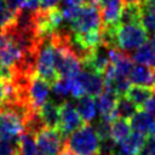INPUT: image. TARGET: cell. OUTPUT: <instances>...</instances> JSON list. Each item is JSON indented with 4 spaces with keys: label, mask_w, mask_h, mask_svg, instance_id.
<instances>
[{
    "label": "cell",
    "mask_w": 155,
    "mask_h": 155,
    "mask_svg": "<svg viewBox=\"0 0 155 155\" xmlns=\"http://www.w3.org/2000/svg\"><path fill=\"white\" fill-rule=\"evenodd\" d=\"M64 148L75 155H101V139L94 126L85 124L64 139Z\"/></svg>",
    "instance_id": "cell-1"
},
{
    "label": "cell",
    "mask_w": 155,
    "mask_h": 155,
    "mask_svg": "<svg viewBox=\"0 0 155 155\" xmlns=\"http://www.w3.org/2000/svg\"><path fill=\"white\" fill-rule=\"evenodd\" d=\"M59 109H61V117H59V126L57 130L65 139L70 133L82 127L85 125V121L80 116L76 107L68 99L59 104Z\"/></svg>",
    "instance_id": "cell-8"
},
{
    "label": "cell",
    "mask_w": 155,
    "mask_h": 155,
    "mask_svg": "<svg viewBox=\"0 0 155 155\" xmlns=\"http://www.w3.org/2000/svg\"><path fill=\"white\" fill-rule=\"evenodd\" d=\"M39 155H40V154H39Z\"/></svg>",
    "instance_id": "cell-34"
},
{
    "label": "cell",
    "mask_w": 155,
    "mask_h": 155,
    "mask_svg": "<svg viewBox=\"0 0 155 155\" xmlns=\"http://www.w3.org/2000/svg\"><path fill=\"white\" fill-rule=\"evenodd\" d=\"M130 124L134 132H139L147 138H155V117L144 109H138L130 119Z\"/></svg>",
    "instance_id": "cell-12"
},
{
    "label": "cell",
    "mask_w": 155,
    "mask_h": 155,
    "mask_svg": "<svg viewBox=\"0 0 155 155\" xmlns=\"http://www.w3.org/2000/svg\"><path fill=\"white\" fill-rule=\"evenodd\" d=\"M78 76H79V79H80V81L84 86V90H85L86 94L92 96V97L93 96L97 97L98 94H101L103 92V90H104V78H103V75L82 68L81 73Z\"/></svg>",
    "instance_id": "cell-13"
},
{
    "label": "cell",
    "mask_w": 155,
    "mask_h": 155,
    "mask_svg": "<svg viewBox=\"0 0 155 155\" xmlns=\"http://www.w3.org/2000/svg\"><path fill=\"white\" fill-rule=\"evenodd\" d=\"M35 52V51H34ZM31 53V52H30ZM28 53L6 31L0 30V65L7 70L18 67Z\"/></svg>",
    "instance_id": "cell-5"
},
{
    "label": "cell",
    "mask_w": 155,
    "mask_h": 155,
    "mask_svg": "<svg viewBox=\"0 0 155 155\" xmlns=\"http://www.w3.org/2000/svg\"><path fill=\"white\" fill-rule=\"evenodd\" d=\"M61 0H39L40 2V8L41 10H51L56 8L57 5L59 4Z\"/></svg>",
    "instance_id": "cell-27"
},
{
    "label": "cell",
    "mask_w": 155,
    "mask_h": 155,
    "mask_svg": "<svg viewBox=\"0 0 155 155\" xmlns=\"http://www.w3.org/2000/svg\"><path fill=\"white\" fill-rule=\"evenodd\" d=\"M58 155H75V154H74V153H71L69 149H67V148H64V147H63V149L58 153Z\"/></svg>",
    "instance_id": "cell-31"
},
{
    "label": "cell",
    "mask_w": 155,
    "mask_h": 155,
    "mask_svg": "<svg viewBox=\"0 0 155 155\" xmlns=\"http://www.w3.org/2000/svg\"><path fill=\"white\" fill-rule=\"evenodd\" d=\"M63 6H81L85 4V0H61Z\"/></svg>",
    "instance_id": "cell-28"
},
{
    "label": "cell",
    "mask_w": 155,
    "mask_h": 155,
    "mask_svg": "<svg viewBox=\"0 0 155 155\" xmlns=\"http://www.w3.org/2000/svg\"><path fill=\"white\" fill-rule=\"evenodd\" d=\"M137 110H138L137 105L134 103H132L126 96H119L117 103H116V115H117V117L130 120L136 114Z\"/></svg>",
    "instance_id": "cell-22"
},
{
    "label": "cell",
    "mask_w": 155,
    "mask_h": 155,
    "mask_svg": "<svg viewBox=\"0 0 155 155\" xmlns=\"http://www.w3.org/2000/svg\"><path fill=\"white\" fill-rule=\"evenodd\" d=\"M130 81L133 85L153 87L154 86V73L153 68L144 64H133L132 70L130 73Z\"/></svg>",
    "instance_id": "cell-15"
},
{
    "label": "cell",
    "mask_w": 155,
    "mask_h": 155,
    "mask_svg": "<svg viewBox=\"0 0 155 155\" xmlns=\"http://www.w3.org/2000/svg\"><path fill=\"white\" fill-rule=\"evenodd\" d=\"M142 109H144L147 113H149L150 115H153V116L155 117V96H151V97L145 102V104L143 105Z\"/></svg>",
    "instance_id": "cell-26"
},
{
    "label": "cell",
    "mask_w": 155,
    "mask_h": 155,
    "mask_svg": "<svg viewBox=\"0 0 155 155\" xmlns=\"http://www.w3.org/2000/svg\"><path fill=\"white\" fill-rule=\"evenodd\" d=\"M5 99V82L2 79H0V105L2 104Z\"/></svg>",
    "instance_id": "cell-29"
},
{
    "label": "cell",
    "mask_w": 155,
    "mask_h": 155,
    "mask_svg": "<svg viewBox=\"0 0 155 155\" xmlns=\"http://www.w3.org/2000/svg\"><path fill=\"white\" fill-rule=\"evenodd\" d=\"M153 93H154V94H155V85H154V86H153Z\"/></svg>",
    "instance_id": "cell-33"
},
{
    "label": "cell",
    "mask_w": 155,
    "mask_h": 155,
    "mask_svg": "<svg viewBox=\"0 0 155 155\" xmlns=\"http://www.w3.org/2000/svg\"><path fill=\"white\" fill-rule=\"evenodd\" d=\"M36 74L51 85L59 79L54 65V51L51 38L40 40L36 54Z\"/></svg>",
    "instance_id": "cell-4"
},
{
    "label": "cell",
    "mask_w": 155,
    "mask_h": 155,
    "mask_svg": "<svg viewBox=\"0 0 155 155\" xmlns=\"http://www.w3.org/2000/svg\"><path fill=\"white\" fill-rule=\"evenodd\" d=\"M5 4L7 6V8L15 15L24 7L25 0H5Z\"/></svg>",
    "instance_id": "cell-25"
},
{
    "label": "cell",
    "mask_w": 155,
    "mask_h": 155,
    "mask_svg": "<svg viewBox=\"0 0 155 155\" xmlns=\"http://www.w3.org/2000/svg\"><path fill=\"white\" fill-rule=\"evenodd\" d=\"M140 22L147 31L155 33V0H147L140 5Z\"/></svg>",
    "instance_id": "cell-20"
},
{
    "label": "cell",
    "mask_w": 155,
    "mask_h": 155,
    "mask_svg": "<svg viewBox=\"0 0 155 155\" xmlns=\"http://www.w3.org/2000/svg\"><path fill=\"white\" fill-rule=\"evenodd\" d=\"M40 155H58L64 147V138L58 130L44 127L35 134Z\"/></svg>",
    "instance_id": "cell-7"
},
{
    "label": "cell",
    "mask_w": 155,
    "mask_h": 155,
    "mask_svg": "<svg viewBox=\"0 0 155 155\" xmlns=\"http://www.w3.org/2000/svg\"><path fill=\"white\" fill-rule=\"evenodd\" d=\"M102 17V27L114 28L119 25L125 6L124 0H96Z\"/></svg>",
    "instance_id": "cell-9"
},
{
    "label": "cell",
    "mask_w": 155,
    "mask_h": 155,
    "mask_svg": "<svg viewBox=\"0 0 155 155\" xmlns=\"http://www.w3.org/2000/svg\"><path fill=\"white\" fill-rule=\"evenodd\" d=\"M119 96L108 88H104L101 94L96 97V105L97 111H99V119L113 122L115 119H117L116 115V103H117Z\"/></svg>",
    "instance_id": "cell-11"
},
{
    "label": "cell",
    "mask_w": 155,
    "mask_h": 155,
    "mask_svg": "<svg viewBox=\"0 0 155 155\" xmlns=\"http://www.w3.org/2000/svg\"><path fill=\"white\" fill-rule=\"evenodd\" d=\"M85 2H88V4H94V5H96V0H85Z\"/></svg>",
    "instance_id": "cell-32"
},
{
    "label": "cell",
    "mask_w": 155,
    "mask_h": 155,
    "mask_svg": "<svg viewBox=\"0 0 155 155\" xmlns=\"http://www.w3.org/2000/svg\"><path fill=\"white\" fill-rule=\"evenodd\" d=\"M102 17L97 5L85 2L80 6L76 17L69 23V30L73 34H84L98 31L102 29Z\"/></svg>",
    "instance_id": "cell-3"
},
{
    "label": "cell",
    "mask_w": 155,
    "mask_h": 155,
    "mask_svg": "<svg viewBox=\"0 0 155 155\" xmlns=\"http://www.w3.org/2000/svg\"><path fill=\"white\" fill-rule=\"evenodd\" d=\"M125 96L132 103H134L138 109H140V108H143L145 102L153 96V88L151 87H145V86L133 85V86H130V88L127 90Z\"/></svg>",
    "instance_id": "cell-18"
},
{
    "label": "cell",
    "mask_w": 155,
    "mask_h": 155,
    "mask_svg": "<svg viewBox=\"0 0 155 155\" xmlns=\"http://www.w3.org/2000/svg\"><path fill=\"white\" fill-rule=\"evenodd\" d=\"M0 155H17V143L0 138Z\"/></svg>",
    "instance_id": "cell-24"
},
{
    "label": "cell",
    "mask_w": 155,
    "mask_h": 155,
    "mask_svg": "<svg viewBox=\"0 0 155 155\" xmlns=\"http://www.w3.org/2000/svg\"><path fill=\"white\" fill-rule=\"evenodd\" d=\"M132 127L130 124V120L126 119H121L117 117L111 122V127H110V137L111 139L119 144L122 140H125L130 134H131Z\"/></svg>",
    "instance_id": "cell-19"
},
{
    "label": "cell",
    "mask_w": 155,
    "mask_h": 155,
    "mask_svg": "<svg viewBox=\"0 0 155 155\" xmlns=\"http://www.w3.org/2000/svg\"><path fill=\"white\" fill-rule=\"evenodd\" d=\"M147 0H124L125 4H133V5H142Z\"/></svg>",
    "instance_id": "cell-30"
},
{
    "label": "cell",
    "mask_w": 155,
    "mask_h": 155,
    "mask_svg": "<svg viewBox=\"0 0 155 155\" xmlns=\"http://www.w3.org/2000/svg\"><path fill=\"white\" fill-rule=\"evenodd\" d=\"M40 116L45 124L46 127L48 128H54L57 130L59 126V117H61V109L59 104L54 101H47L42 108L39 110Z\"/></svg>",
    "instance_id": "cell-16"
},
{
    "label": "cell",
    "mask_w": 155,
    "mask_h": 155,
    "mask_svg": "<svg viewBox=\"0 0 155 155\" xmlns=\"http://www.w3.org/2000/svg\"><path fill=\"white\" fill-rule=\"evenodd\" d=\"M148 39L147 29L142 22L119 23L115 29V48L126 53H133Z\"/></svg>",
    "instance_id": "cell-2"
},
{
    "label": "cell",
    "mask_w": 155,
    "mask_h": 155,
    "mask_svg": "<svg viewBox=\"0 0 155 155\" xmlns=\"http://www.w3.org/2000/svg\"><path fill=\"white\" fill-rule=\"evenodd\" d=\"M15 15L7 8L5 0H0V29L13 21Z\"/></svg>",
    "instance_id": "cell-23"
},
{
    "label": "cell",
    "mask_w": 155,
    "mask_h": 155,
    "mask_svg": "<svg viewBox=\"0 0 155 155\" xmlns=\"http://www.w3.org/2000/svg\"><path fill=\"white\" fill-rule=\"evenodd\" d=\"M51 87L52 85L48 84L42 78H40L39 75L33 76L29 85V90H28V98H29L30 105L35 110L39 111L42 108V105L48 101Z\"/></svg>",
    "instance_id": "cell-10"
},
{
    "label": "cell",
    "mask_w": 155,
    "mask_h": 155,
    "mask_svg": "<svg viewBox=\"0 0 155 155\" xmlns=\"http://www.w3.org/2000/svg\"><path fill=\"white\" fill-rule=\"evenodd\" d=\"M132 59L136 63L155 68V33L150 34L147 41L132 53Z\"/></svg>",
    "instance_id": "cell-14"
},
{
    "label": "cell",
    "mask_w": 155,
    "mask_h": 155,
    "mask_svg": "<svg viewBox=\"0 0 155 155\" xmlns=\"http://www.w3.org/2000/svg\"><path fill=\"white\" fill-rule=\"evenodd\" d=\"M17 155H39L35 136L23 133L17 142Z\"/></svg>",
    "instance_id": "cell-21"
},
{
    "label": "cell",
    "mask_w": 155,
    "mask_h": 155,
    "mask_svg": "<svg viewBox=\"0 0 155 155\" xmlns=\"http://www.w3.org/2000/svg\"><path fill=\"white\" fill-rule=\"evenodd\" d=\"M76 109L85 121V124H91L97 115V105H96V99H93L92 96L85 94L80 97L76 102Z\"/></svg>",
    "instance_id": "cell-17"
},
{
    "label": "cell",
    "mask_w": 155,
    "mask_h": 155,
    "mask_svg": "<svg viewBox=\"0 0 155 155\" xmlns=\"http://www.w3.org/2000/svg\"><path fill=\"white\" fill-rule=\"evenodd\" d=\"M24 132L22 116L8 108L0 107V138L17 143Z\"/></svg>",
    "instance_id": "cell-6"
}]
</instances>
